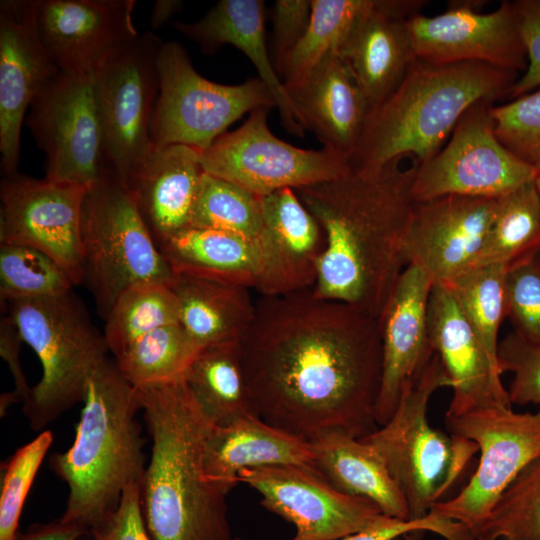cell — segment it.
Returning <instances> with one entry per match:
<instances>
[{
  "label": "cell",
  "instance_id": "6da1fadb",
  "mask_svg": "<svg viewBox=\"0 0 540 540\" xmlns=\"http://www.w3.org/2000/svg\"><path fill=\"white\" fill-rule=\"evenodd\" d=\"M239 349L252 410L264 422L308 442L378 428V318L311 289L261 296Z\"/></svg>",
  "mask_w": 540,
  "mask_h": 540
},
{
  "label": "cell",
  "instance_id": "7a4b0ae2",
  "mask_svg": "<svg viewBox=\"0 0 540 540\" xmlns=\"http://www.w3.org/2000/svg\"><path fill=\"white\" fill-rule=\"evenodd\" d=\"M403 159L295 190L324 235L315 284L319 298L378 318L405 269L404 244L415 206L417 164Z\"/></svg>",
  "mask_w": 540,
  "mask_h": 540
},
{
  "label": "cell",
  "instance_id": "3957f363",
  "mask_svg": "<svg viewBox=\"0 0 540 540\" xmlns=\"http://www.w3.org/2000/svg\"><path fill=\"white\" fill-rule=\"evenodd\" d=\"M136 389L152 441L140 484L151 540H232L226 494L205 474V445L213 424L184 378Z\"/></svg>",
  "mask_w": 540,
  "mask_h": 540
},
{
  "label": "cell",
  "instance_id": "277c9868",
  "mask_svg": "<svg viewBox=\"0 0 540 540\" xmlns=\"http://www.w3.org/2000/svg\"><path fill=\"white\" fill-rule=\"evenodd\" d=\"M73 444L49 460L52 471L68 486L60 520L90 533L117 510L123 492L141 484L146 457L137 413V389L107 358L90 376Z\"/></svg>",
  "mask_w": 540,
  "mask_h": 540
},
{
  "label": "cell",
  "instance_id": "5b68a950",
  "mask_svg": "<svg viewBox=\"0 0 540 540\" xmlns=\"http://www.w3.org/2000/svg\"><path fill=\"white\" fill-rule=\"evenodd\" d=\"M518 72L482 62L432 64L418 60L367 119L350 158L353 170H374L412 158L431 159L476 102L508 96Z\"/></svg>",
  "mask_w": 540,
  "mask_h": 540
},
{
  "label": "cell",
  "instance_id": "8992f818",
  "mask_svg": "<svg viewBox=\"0 0 540 540\" xmlns=\"http://www.w3.org/2000/svg\"><path fill=\"white\" fill-rule=\"evenodd\" d=\"M442 387H450V382L434 352L421 375L403 387L389 421L359 438L384 460L407 501L410 520L426 517L443 501L479 451L475 442L448 436L428 422L430 398Z\"/></svg>",
  "mask_w": 540,
  "mask_h": 540
},
{
  "label": "cell",
  "instance_id": "52a82bcc",
  "mask_svg": "<svg viewBox=\"0 0 540 540\" xmlns=\"http://www.w3.org/2000/svg\"><path fill=\"white\" fill-rule=\"evenodd\" d=\"M7 306L42 366L41 379L23 403L31 428L39 431L83 402L90 376L110 351L104 334L73 292L17 300Z\"/></svg>",
  "mask_w": 540,
  "mask_h": 540
},
{
  "label": "cell",
  "instance_id": "ba28073f",
  "mask_svg": "<svg viewBox=\"0 0 540 540\" xmlns=\"http://www.w3.org/2000/svg\"><path fill=\"white\" fill-rule=\"evenodd\" d=\"M81 268L82 284L104 320L128 287L170 284L174 275L129 189L109 170L88 187L83 201Z\"/></svg>",
  "mask_w": 540,
  "mask_h": 540
},
{
  "label": "cell",
  "instance_id": "9c48e42d",
  "mask_svg": "<svg viewBox=\"0 0 540 540\" xmlns=\"http://www.w3.org/2000/svg\"><path fill=\"white\" fill-rule=\"evenodd\" d=\"M158 69L160 90L150 127L153 146L179 144L203 152L245 113L276 107L259 77L237 85L204 78L177 41L163 43Z\"/></svg>",
  "mask_w": 540,
  "mask_h": 540
},
{
  "label": "cell",
  "instance_id": "30bf717a",
  "mask_svg": "<svg viewBox=\"0 0 540 540\" xmlns=\"http://www.w3.org/2000/svg\"><path fill=\"white\" fill-rule=\"evenodd\" d=\"M163 43L146 30L92 73L106 166L123 183L152 147L150 127L160 90L158 57Z\"/></svg>",
  "mask_w": 540,
  "mask_h": 540
},
{
  "label": "cell",
  "instance_id": "8fae6325",
  "mask_svg": "<svg viewBox=\"0 0 540 540\" xmlns=\"http://www.w3.org/2000/svg\"><path fill=\"white\" fill-rule=\"evenodd\" d=\"M445 424L451 435L477 444L480 461L465 487L431 510L462 523L472 533L520 471L540 455V410L517 413L512 408H489L445 414Z\"/></svg>",
  "mask_w": 540,
  "mask_h": 540
},
{
  "label": "cell",
  "instance_id": "7c38bea8",
  "mask_svg": "<svg viewBox=\"0 0 540 540\" xmlns=\"http://www.w3.org/2000/svg\"><path fill=\"white\" fill-rule=\"evenodd\" d=\"M270 109H254L239 128L201 152L203 171L262 197L330 181L351 170L349 160L336 152L303 149L276 137L267 123Z\"/></svg>",
  "mask_w": 540,
  "mask_h": 540
},
{
  "label": "cell",
  "instance_id": "4fadbf2b",
  "mask_svg": "<svg viewBox=\"0 0 540 540\" xmlns=\"http://www.w3.org/2000/svg\"><path fill=\"white\" fill-rule=\"evenodd\" d=\"M494 101L473 104L460 118L448 142L417 166L415 202L444 196L498 198L537 178L539 170L519 159L497 139Z\"/></svg>",
  "mask_w": 540,
  "mask_h": 540
},
{
  "label": "cell",
  "instance_id": "5bb4252c",
  "mask_svg": "<svg viewBox=\"0 0 540 540\" xmlns=\"http://www.w3.org/2000/svg\"><path fill=\"white\" fill-rule=\"evenodd\" d=\"M26 123L48 180L90 186L108 170L92 74L60 72L32 101Z\"/></svg>",
  "mask_w": 540,
  "mask_h": 540
},
{
  "label": "cell",
  "instance_id": "9a60e30c",
  "mask_svg": "<svg viewBox=\"0 0 540 540\" xmlns=\"http://www.w3.org/2000/svg\"><path fill=\"white\" fill-rule=\"evenodd\" d=\"M238 482L260 493L265 509L295 526L290 540H340L388 518L371 501L339 491L309 465L245 469Z\"/></svg>",
  "mask_w": 540,
  "mask_h": 540
},
{
  "label": "cell",
  "instance_id": "2e32d148",
  "mask_svg": "<svg viewBox=\"0 0 540 540\" xmlns=\"http://www.w3.org/2000/svg\"><path fill=\"white\" fill-rule=\"evenodd\" d=\"M89 186L37 179L19 172L0 184V244L33 247L82 284L81 213Z\"/></svg>",
  "mask_w": 540,
  "mask_h": 540
},
{
  "label": "cell",
  "instance_id": "e0dca14e",
  "mask_svg": "<svg viewBox=\"0 0 540 540\" xmlns=\"http://www.w3.org/2000/svg\"><path fill=\"white\" fill-rule=\"evenodd\" d=\"M480 3L454 2L437 16L410 17L417 59L432 64L482 62L525 71L527 51L514 1H503L489 13L479 11Z\"/></svg>",
  "mask_w": 540,
  "mask_h": 540
},
{
  "label": "cell",
  "instance_id": "ac0fdd59",
  "mask_svg": "<svg viewBox=\"0 0 540 540\" xmlns=\"http://www.w3.org/2000/svg\"><path fill=\"white\" fill-rule=\"evenodd\" d=\"M39 0L0 1V153L3 175L18 172L27 109L61 71L38 27Z\"/></svg>",
  "mask_w": 540,
  "mask_h": 540
},
{
  "label": "cell",
  "instance_id": "d6986e66",
  "mask_svg": "<svg viewBox=\"0 0 540 540\" xmlns=\"http://www.w3.org/2000/svg\"><path fill=\"white\" fill-rule=\"evenodd\" d=\"M497 199L450 195L416 202L404 244L406 265L444 285L470 269L494 219Z\"/></svg>",
  "mask_w": 540,
  "mask_h": 540
},
{
  "label": "cell",
  "instance_id": "ffe728a7",
  "mask_svg": "<svg viewBox=\"0 0 540 540\" xmlns=\"http://www.w3.org/2000/svg\"><path fill=\"white\" fill-rule=\"evenodd\" d=\"M135 0H39L41 38L60 71L92 74L139 33Z\"/></svg>",
  "mask_w": 540,
  "mask_h": 540
},
{
  "label": "cell",
  "instance_id": "44dd1931",
  "mask_svg": "<svg viewBox=\"0 0 540 540\" xmlns=\"http://www.w3.org/2000/svg\"><path fill=\"white\" fill-rule=\"evenodd\" d=\"M431 278L407 265L378 317L382 341V377L375 419L386 424L400 401L403 387L417 379L434 355L428 329Z\"/></svg>",
  "mask_w": 540,
  "mask_h": 540
},
{
  "label": "cell",
  "instance_id": "7402d4cb",
  "mask_svg": "<svg viewBox=\"0 0 540 540\" xmlns=\"http://www.w3.org/2000/svg\"><path fill=\"white\" fill-rule=\"evenodd\" d=\"M261 207L255 290L275 297L312 289L325 246L318 221L291 188L262 196Z\"/></svg>",
  "mask_w": 540,
  "mask_h": 540
},
{
  "label": "cell",
  "instance_id": "603a6c76",
  "mask_svg": "<svg viewBox=\"0 0 540 540\" xmlns=\"http://www.w3.org/2000/svg\"><path fill=\"white\" fill-rule=\"evenodd\" d=\"M428 329L431 347L439 356L453 390L446 415L511 408L498 365L445 285H433L428 304Z\"/></svg>",
  "mask_w": 540,
  "mask_h": 540
},
{
  "label": "cell",
  "instance_id": "cb8c5ba5",
  "mask_svg": "<svg viewBox=\"0 0 540 540\" xmlns=\"http://www.w3.org/2000/svg\"><path fill=\"white\" fill-rule=\"evenodd\" d=\"M423 0H374L356 21L339 55L362 89L370 112L401 83L417 61L409 19Z\"/></svg>",
  "mask_w": 540,
  "mask_h": 540
},
{
  "label": "cell",
  "instance_id": "d4e9b609",
  "mask_svg": "<svg viewBox=\"0 0 540 540\" xmlns=\"http://www.w3.org/2000/svg\"><path fill=\"white\" fill-rule=\"evenodd\" d=\"M305 130L323 148L347 158L354 154L370 107L344 59L330 54L297 82L284 84Z\"/></svg>",
  "mask_w": 540,
  "mask_h": 540
},
{
  "label": "cell",
  "instance_id": "484cf974",
  "mask_svg": "<svg viewBox=\"0 0 540 540\" xmlns=\"http://www.w3.org/2000/svg\"><path fill=\"white\" fill-rule=\"evenodd\" d=\"M200 154L186 145H152L124 182L157 245L190 227L204 172Z\"/></svg>",
  "mask_w": 540,
  "mask_h": 540
},
{
  "label": "cell",
  "instance_id": "4316f807",
  "mask_svg": "<svg viewBox=\"0 0 540 540\" xmlns=\"http://www.w3.org/2000/svg\"><path fill=\"white\" fill-rule=\"evenodd\" d=\"M177 31L195 41L205 54L225 44L240 49L254 64L259 79L270 90L283 127L304 136L299 113L269 57L265 40V4L261 0H221L193 23L175 22Z\"/></svg>",
  "mask_w": 540,
  "mask_h": 540
},
{
  "label": "cell",
  "instance_id": "83f0119b",
  "mask_svg": "<svg viewBox=\"0 0 540 540\" xmlns=\"http://www.w3.org/2000/svg\"><path fill=\"white\" fill-rule=\"evenodd\" d=\"M279 465L314 467L310 442L264 422L255 414L227 425L212 426L205 445V474L226 495L239 483L243 470Z\"/></svg>",
  "mask_w": 540,
  "mask_h": 540
},
{
  "label": "cell",
  "instance_id": "f1b7e54d",
  "mask_svg": "<svg viewBox=\"0 0 540 540\" xmlns=\"http://www.w3.org/2000/svg\"><path fill=\"white\" fill-rule=\"evenodd\" d=\"M310 444L314 468L335 488L371 501L388 517L410 520L403 493L373 447L338 431L321 434Z\"/></svg>",
  "mask_w": 540,
  "mask_h": 540
},
{
  "label": "cell",
  "instance_id": "f546056e",
  "mask_svg": "<svg viewBox=\"0 0 540 540\" xmlns=\"http://www.w3.org/2000/svg\"><path fill=\"white\" fill-rule=\"evenodd\" d=\"M170 287L179 323L200 349L239 343L254 320L256 301L247 287L175 273Z\"/></svg>",
  "mask_w": 540,
  "mask_h": 540
},
{
  "label": "cell",
  "instance_id": "4dcf8cb0",
  "mask_svg": "<svg viewBox=\"0 0 540 540\" xmlns=\"http://www.w3.org/2000/svg\"><path fill=\"white\" fill-rule=\"evenodd\" d=\"M157 246L175 274L249 289L256 287V240L220 230L188 227Z\"/></svg>",
  "mask_w": 540,
  "mask_h": 540
},
{
  "label": "cell",
  "instance_id": "1f68e13d",
  "mask_svg": "<svg viewBox=\"0 0 540 540\" xmlns=\"http://www.w3.org/2000/svg\"><path fill=\"white\" fill-rule=\"evenodd\" d=\"M205 417L216 426L254 414L243 373L239 343L203 348L184 376Z\"/></svg>",
  "mask_w": 540,
  "mask_h": 540
},
{
  "label": "cell",
  "instance_id": "d6a6232c",
  "mask_svg": "<svg viewBox=\"0 0 540 540\" xmlns=\"http://www.w3.org/2000/svg\"><path fill=\"white\" fill-rule=\"evenodd\" d=\"M540 249V195L536 179L498 197L497 209L473 267L510 265Z\"/></svg>",
  "mask_w": 540,
  "mask_h": 540
},
{
  "label": "cell",
  "instance_id": "836d02e7",
  "mask_svg": "<svg viewBox=\"0 0 540 540\" xmlns=\"http://www.w3.org/2000/svg\"><path fill=\"white\" fill-rule=\"evenodd\" d=\"M179 303L170 284L148 281L125 289L105 319L104 336L113 358L157 328L179 323Z\"/></svg>",
  "mask_w": 540,
  "mask_h": 540
},
{
  "label": "cell",
  "instance_id": "e575fe53",
  "mask_svg": "<svg viewBox=\"0 0 540 540\" xmlns=\"http://www.w3.org/2000/svg\"><path fill=\"white\" fill-rule=\"evenodd\" d=\"M374 0H311L309 26L277 68L284 84L299 81L330 54H339L359 17Z\"/></svg>",
  "mask_w": 540,
  "mask_h": 540
},
{
  "label": "cell",
  "instance_id": "d590c367",
  "mask_svg": "<svg viewBox=\"0 0 540 540\" xmlns=\"http://www.w3.org/2000/svg\"><path fill=\"white\" fill-rule=\"evenodd\" d=\"M201 350L176 323L146 334L114 360L122 376L139 388L184 378Z\"/></svg>",
  "mask_w": 540,
  "mask_h": 540
},
{
  "label": "cell",
  "instance_id": "8d00e7d4",
  "mask_svg": "<svg viewBox=\"0 0 540 540\" xmlns=\"http://www.w3.org/2000/svg\"><path fill=\"white\" fill-rule=\"evenodd\" d=\"M508 265L473 267L445 284L491 359L498 365V331L505 318ZM444 285V284H442Z\"/></svg>",
  "mask_w": 540,
  "mask_h": 540
},
{
  "label": "cell",
  "instance_id": "74e56055",
  "mask_svg": "<svg viewBox=\"0 0 540 540\" xmlns=\"http://www.w3.org/2000/svg\"><path fill=\"white\" fill-rule=\"evenodd\" d=\"M190 227L214 229L256 240L262 228L261 197L203 172Z\"/></svg>",
  "mask_w": 540,
  "mask_h": 540
},
{
  "label": "cell",
  "instance_id": "f35d334b",
  "mask_svg": "<svg viewBox=\"0 0 540 540\" xmlns=\"http://www.w3.org/2000/svg\"><path fill=\"white\" fill-rule=\"evenodd\" d=\"M474 540H540V455L501 494Z\"/></svg>",
  "mask_w": 540,
  "mask_h": 540
},
{
  "label": "cell",
  "instance_id": "ab89813d",
  "mask_svg": "<svg viewBox=\"0 0 540 540\" xmlns=\"http://www.w3.org/2000/svg\"><path fill=\"white\" fill-rule=\"evenodd\" d=\"M75 286L50 256L33 247L0 244L1 305L17 300L55 297Z\"/></svg>",
  "mask_w": 540,
  "mask_h": 540
},
{
  "label": "cell",
  "instance_id": "60d3db41",
  "mask_svg": "<svg viewBox=\"0 0 540 540\" xmlns=\"http://www.w3.org/2000/svg\"><path fill=\"white\" fill-rule=\"evenodd\" d=\"M53 442L49 430L20 447L4 464L0 494V540H15L19 519L38 469Z\"/></svg>",
  "mask_w": 540,
  "mask_h": 540
},
{
  "label": "cell",
  "instance_id": "b9f144b4",
  "mask_svg": "<svg viewBox=\"0 0 540 540\" xmlns=\"http://www.w3.org/2000/svg\"><path fill=\"white\" fill-rule=\"evenodd\" d=\"M505 317L519 336L540 344V249L508 265Z\"/></svg>",
  "mask_w": 540,
  "mask_h": 540
},
{
  "label": "cell",
  "instance_id": "7bdbcfd3",
  "mask_svg": "<svg viewBox=\"0 0 540 540\" xmlns=\"http://www.w3.org/2000/svg\"><path fill=\"white\" fill-rule=\"evenodd\" d=\"M501 144L540 171V89L491 109Z\"/></svg>",
  "mask_w": 540,
  "mask_h": 540
},
{
  "label": "cell",
  "instance_id": "ee69618b",
  "mask_svg": "<svg viewBox=\"0 0 540 540\" xmlns=\"http://www.w3.org/2000/svg\"><path fill=\"white\" fill-rule=\"evenodd\" d=\"M498 367L501 374H514L507 390L511 405L540 406V344L509 333L498 344Z\"/></svg>",
  "mask_w": 540,
  "mask_h": 540
},
{
  "label": "cell",
  "instance_id": "f6af8a7d",
  "mask_svg": "<svg viewBox=\"0 0 540 540\" xmlns=\"http://www.w3.org/2000/svg\"><path fill=\"white\" fill-rule=\"evenodd\" d=\"M425 531L434 532L446 540H474L471 531L465 525L433 510L419 520L403 521L388 517L369 529L340 540H393Z\"/></svg>",
  "mask_w": 540,
  "mask_h": 540
},
{
  "label": "cell",
  "instance_id": "bcb514c9",
  "mask_svg": "<svg viewBox=\"0 0 540 540\" xmlns=\"http://www.w3.org/2000/svg\"><path fill=\"white\" fill-rule=\"evenodd\" d=\"M311 14V0L275 1L271 18L276 70L304 36L310 23Z\"/></svg>",
  "mask_w": 540,
  "mask_h": 540
},
{
  "label": "cell",
  "instance_id": "7dc6e473",
  "mask_svg": "<svg viewBox=\"0 0 540 540\" xmlns=\"http://www.w3.org/2000/svg\"><path fill=\"white\" fill-rule=\"evenodd\" d=\"M519 14L528 65L510 91L517 98L540 86V0L514 1Z\"/></svg>",
  "mask_w": 540,
  "mask_h": 540
},
{
  "label": "cell",
  "instance_id": "c3c4849f",
  "mask_svg": "<svg viewBox=\"0 0 540 540\" xmlns=\"http://www.w3.org/2000/svg\"><path fill=\"white\" fill-rule=\"evenodd\" d=\"M91 535L93 540H151L142 515L140 484L126 488L115 513Z\"/></svg>",
  "mask_w": 540,
  "mask_h": 540
},
{
  "label": "cell",
  "instance_id": "681fc988",
  "mask_svg": "<svg viewBox=\"0 0 540 540\" xmlns=\"http://www.w3.org/2000/svg\"><path fill=\"white\" fill-rule=\"evenodd\" d=\"M24 339L10 315L0 320V355L8 364L14 381V392L19 401L24 403L32 387L28 385L21 366L20 353Z\"/></svg>",
  "mask_w": 540,
  "mask_h": 540
},
{
  "label": "cell",
  "instance_id": "f907efd6",
  "mask_svg": "<svg viewBox=\"0 0 540 540\" xmlns=\"http://www.w3.org/2000/svg\"><path fill=\"white\" fill-rule=\"evenodd\" d=\"M89 534L87 528L59 519L33 524L26 532L19 533L15 540H82Z\"/></svg>",
  "mask_w": 540,
  "mask_h": 540
},
{
  "label": "cell",
  "instance_id": "816d5d0a",
  "mask_svg": "<svg viewBox=\"0 0 540 540\" xmlns=\"http://www.w3.org/2000/svg\"><path fill=\"white\" fill-rule=\"evenodd\" d=\"M183 2L180 0H157L152 8L150 27L157 30L167 23L173 16L180 13Z\"/></svg>",
  "mask_w": 540,
  "mask_h": 540
},
{
  "label": "cell",
  "instance_id": "f5cc1de1",
  "mask_svg": "<svg viewBox=\"0 0 540 540\" xmlns=\"http://www.w3.org/2000/svg\"><path fill=\"white\" fill-rule=\"evenodd\" d=\"M16 402H19V398L14 391L2 393L0 397L1 416H4L9 406Z\"/></svg>",
  "mask_w": 540,
  "mask_h": 540
},
{
  "label": "cell",
  "instance_id": "db71d44e",
  "mask_svg": "<svg viewBox=\"0 0 540 540\" xmlns=\"http://www.w3.org/2000/svg\"><path fill=\"white\" fill-rule=\"evenodd\" d=\"M536 185H537L538 192H539V195H540V171H539L538 176L536 178Z\"/></svg>",
  "mask_w": 540,
  "mask_h": 540
},
{
  "label": "cell",
  "instance_id": "11a10c76",
  "mask_svg": "<svg viewBox=\"0 0 540 540\" xmlns=\"http://www.w3.org/2000/svg\"><path fill=\"white\" fill-rule=\"evenodd\" d=\"M393 540H415V539L407 537V536H401V537L395 538Z\"/></svg>",
  "mask_w": 540,
  "mask_h": 540
},
{
  "label": "cell",
  "instance_id": "9f6ffc18",
  "mask_svg": "<svg viewBox=\"0 0 540 540\" xmlns=\"http://www.w3.org/2000/svg\"><path fill=\"white\" fill-rule=\"evenodd\" d=\"M82 540H93V537L91 535V533L89 535H87L86 537H84Z\"/></svg>",
  "mask_w": 540,
  "mask_h": 540
},
{
  "label": "cell",
  "instance_id": "6f0895ef",
  "mask_svg": "<svg viewBox=\"0 0 540 540\" xmlns=\"http://www.w3.org/2000/svg\"><path fill=\"white\" fill-rule=\"evenodd\" d=\"M232 540H242V539H241V538H239V537H233V539H232Z\"/></svg>",
  "mask_w": 540,
  "mask_h": 540
}]
</instances>
